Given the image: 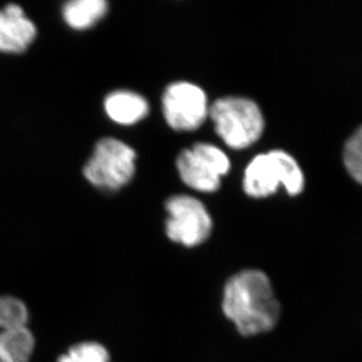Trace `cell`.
I'll use <instances>...</instances> for the list:
<instances>
[{"label":"cell","instance_id":"obj_1","mask_svg":"<svg viewBox=\"0 0 362 362\" xmlns=\"http://www.w3.org/2000/svg\"><path fill=\"white\" fill-rule=\"evenodd\" d=\"M222 306L226 318L245 337L271 331L281 315L270 279L259 270L242 271L230 278Z\"/></svg>","mask_w":362,"mask_h":362},{"label":"cell","instance_id":"obj_2","mask_svg":"<svg viewBox=\"0 0 362 362\" xmlns=\"http://www.w3.org/2000/svg\"><path fill=\"white\" fill-rule=\"evenodd\" d=\"M216 132L229 147L243 149L255 144L263 133L264 119L252 100L226 96L209 108Z\"/></svg>","mask_w":362,"mask_h":362},{"label":"cell","instance_id":"obj_3","mask_svg":"<svg viewBox=\"0 0 362 362\" xmlns=\"http://www.w3.org/2000/svg\"><path fill=\"white\" fill-rule=\"evenodd\" d=\"M283 185L291 195L300 194L304 188V175L299 164L283 151H269L253 158L246 168L244 190L252 197L274 194Z\"/></svg>","mask_w":362,"mask_h":362},{"label":"cell","instance_id":"obj_4","mask_svg":"<svg viewBox=\"0 0 362 362\" xmlns=\"http://www.w3.org/2000/svg\"><path fill=\"white\" fill-rule=\"evenodd\" d=\"M136 154L117 139H103L83 168V175L92 185L117 190L127 185L135 171Z\"/></svg>","mask_w":362,"mask_h":362},{"label":"cell","instance_id":"obj_5","mask_svg":"<svg viewBox=\"0 0 362 362\" xmlns=\"http://www.w3.org/2000/svg\"><path fill=\"white\" fill-rule=\"evenodd\" d=\"M28 322V308L21 299L0 297V362H30L35 342Z\"/></svg>","mask_w":362,"mask_h":362},{"label":"cell","instance_id":"obj_6","mask_svg":"<svg viewBox=\"0 0 362 362\" xmlns=\"http://www.w3.org/2000/svg\"><path fill=\"white\" fill-rule=\"evenodd\" d=\"M177 168L185 185L199 192H215L221 177L230 169L229 158L219 148L209 144H196L182 151Z\"/></svg>","mask_w":362,"mask_h":362},{"label":"cell","instance_id":"obj_7","mask_svg":"<svg viewBox=\"0 0 362 362\" xmlns=\"http://www.w3.org/2000/svg\"><path fill=\"white\" fill-rule=\"evenodd\" d=\"M165 208L169 214L167 235L173 242L196 246L210 236L211 217L199 199L192 196H173Z\"/></svg>","mask_w":362,"mask_h":362},{"label":"cell","instance_id":"obj_8","mask_svg":"<svg viewBox=\"0 0 362 362\" xmlns=\"http://www.w3.org/2000/svg\"><path fill=\"white\" fill-rule=\"evenodd\" d=\"M162 105L165 120L176 130L196 129L209 114L206 94L190 82L171 83L164 92Z\"/></svg>","mask_w":362,"mask_h":362},{"label":"cell","instance_id":"obj_9","mask_svg":"<svg viewBox=\"0 0 362 362\" xmlns=\"http://www.w3.org/2000/svg\"><path fill=\"white\" fill-rule=\"evenodd\" d=\"M37 35V28L16 4L0 10V52L21 53Z\"/></svg>","mask_w":362,"mask_h":362},{"label":"cell","instance_id":"obj_10","mask_svg":"<svg viewBox=\"0 0 362 362\" xmlns=\"http://www.w3.org/2000/svg\"><path fill=\"white\" fill-rule=\"evenodd\" d=\"M105 108L112 120L120 124H133L147 117L149 106L136 93L119 90L107 96Z\"/></svg>","mask_w":362,"mask_h":362},{"label":"cell","instance_id":"obj_11","mask_svg":"<svg viewBox=\"0 0 362 362\" xmlns=\"http://www.w3.org/2000/svg\"><path fill=\"white\" fill-rule=\"evenodd\" d=\"M108 4L105 0H76L64 6V17L71 28H90L106 14Z\"/></svg>","mask_w":362,"mask_h":362},{"label":"cell","instance_id":"obj_12","mask_svg":"<svg viewBox=\"0 0 362 362\" xmlns=\"http://www.w3.org/2000/svg\"><path fill=\"white\" fill-rule=\"evenodd\" d=\"M58 362H110V353L99 342H80L60 356Z\"/></svg>","mask_w":362,"mask_h":362},{"label":"cell","instance_id":"obj_13","mask_svg":"<svg viewBox=\"0 0 362 362\" xmlns=\"http://www.w3.org/2000/svg\"><path fill=\"white\" fill-rule=\"evenodd\" d=\"M344 162L352 177L362 185V126L347 141Z\"/></svg>","mask_w":362,"mask_h":362}]
</instances>
